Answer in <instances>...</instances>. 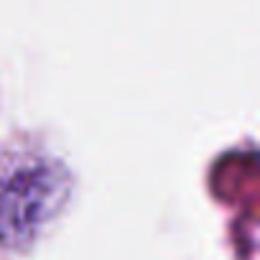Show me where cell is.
<instances>
[{"instance_id":"6da1fadb","label":"cell","mask_w":260,"mask_h":260,"mask_svg":"<svg viewBox=\"0 0 260 260\" xmlns=\"http://www.w3.org/2000/svg\"><path fill=\"white\" fill-rule=\"evenodd\" d=\"M69 179L59 166L39 164L0 184V242L26 247L67 199Z\"/></svg>"}]
</instances>
